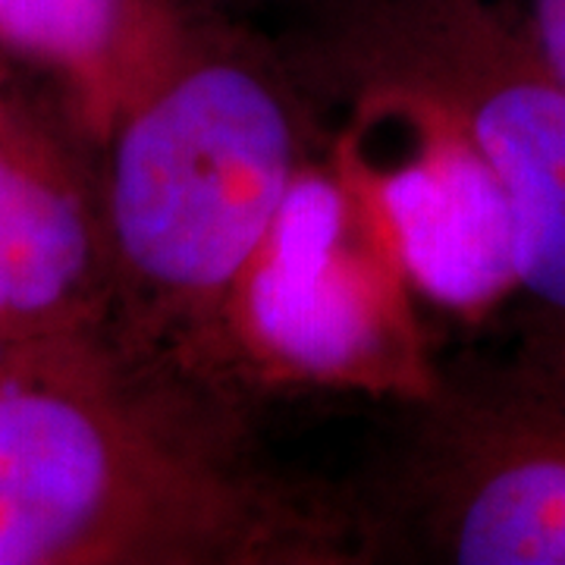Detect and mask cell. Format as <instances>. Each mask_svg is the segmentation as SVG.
I'll return each mask as SVG.
<instances>
[{"instance_id": "2", "label": "cell", "mask_w": 565, "mask_h": 565, "mask_svg": "<svg viewBox=\"0 0 565 565\" xmlns=\"http://www.w3.org/2000/svg\"><path fill=\"white\" fill-rule=\"evenodd\" d=\"M318 102L277 41L211 10L102 141L114 327L126 340L255 386L239 308L318 167Z\"/></svg>"}, {"instance_id": "9", "label": "cell", "mask_w": 565, "mask_h": 565, "mask_svg": "<svg viewBox=\"0 0 565 565\" xmlns=\"http://www.w3.org/2000/svg\"><path fill=\"white\" fill-rule=\"evenodd\" d=\"M199 3L223 10V7H258V3H274V0H199Z\"/></svg>"}, {"instance_id": "8", "label": "cell", "mask_w": 565, "mask_h": 565, "mask_svg": "<svg viewBox=\"0 0 565 565\" xmlns=\"http://www.w3.org/2000/svg\"><path fill=\"white\" fill-rule=\"evenodd\" d=\"M522 25L550 70L565 82V0H527Z\"/></svg>"}, {"instance_id": "6", "label": "cell", "mask_w": 565, "mask_h": 565, "mask_svg": "<svg viewBox=\"0 0 565 565\" xmlns=\"http://www.w3.org/2000/svg\"><path fill=\"white\" fill-rule=\"evenodd\" d=\"M211 10L199 0H0V47L57 82L70 114L102 148Z\"/></svg>"}, {"instance_id": "1", "label": "cell", "mask_w": 565, "mask_h": 565, "mask_svg": "<svg viewBox=\"0 0 565 565\" xmlns=\"http://www.w3.org/2000/svg\"><path fill=\"white\" fill-rule=\"evenodd\" d=\"M255 399L114 323L0 349V565H367L345 484L274 462Z\"/></svg>"}, {"instance_id": "3", "label": "cell", "mask_w": 565, "mask_h": 565, "mask_svg": "<svg viewBox=\"0 0 565 565\" xmlns=\"http://www.w3.org/2000/svg\"><path fill=\"white\" fill-rule=\"evenodd\" d=\"M277 47L355 122H434L503 192L519 311L565 327V82L497 0H289Z\"/></svg>"}, {"instance_id": "10", "label": "cell", "mask_w": 565, "mask_h": 565, "mask_svg": "<svg viewBox=\"0 0 565 565\" xmlns=\"http://www.w3.org/2000/svg\"><path fill=\"white\" fill-rule=\"evenodd\" d=\"M13 63L17 61H13V57H10V54L0 47V82H7L10 76H13Z\"/></svg>"}, {"instance_id": "5", "label": "cell", "mask_w": 565, "mask_h": 565, "mask_svg": "<svg viewBox=\"0 0 565 565\" xmlns=\"http://www.w3.org/2000/svg\"><path fill=\"white\" fill-rule=\"evenodd\" d=\"M117 315L102 148L70 107L0 82V349L104 330Z\"/></svg>"}, {"instance_id": "7", "label": "cell", "mask_w": 565, "mask_h": 565, "mask_svg": "<svg viewBox=\"0 0 565 565\" xmlns=\"http://www.w3.org/2000/svg\"><path fill=\"white\" fill-rule=\"evenodd\" d=\"M422 154L377 195L408 280L440 305L487 308L515 292L503 192L462 141L434 122H405Z\"/></svg>"}, {"instance_id": "4", "label": "cell", "mask_w": 565, "mask_h": 565, "mask_svg": "<svg viewBox=\"0 0 565 565\" xmlns=\"http://www.w3.org/2000/svg\"><path fill=\"white\" fill-rule=\"evenodd\" d=\"M399 403L345 481L367 565H565L563 323L515 308Z\"/></svg>"}]
</instances>
